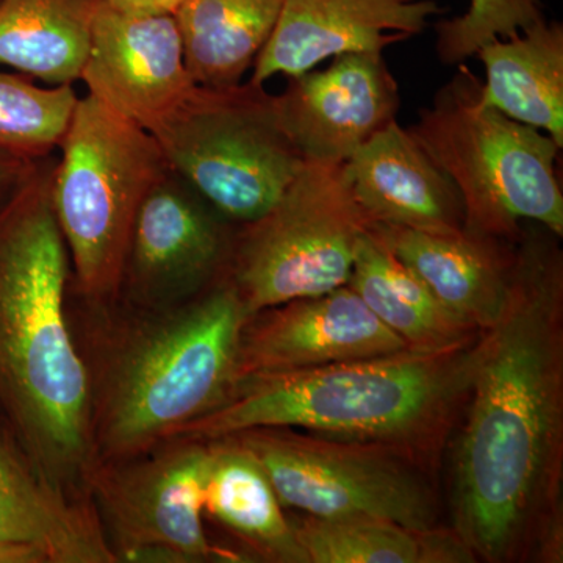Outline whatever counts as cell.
Masks as SVG:
<instances>
[{
  "label": "cell",
  "instance_id": "cell-1",
  "mask_svg": "<svg viewBox=\"0 0 563 563\" xmlns=\"http://www.w3.org/2000/svg\"><path fill=\"white\" fill-rule=\"evenodd\" d=\"M537 224L514 247L498 318L474 343L454 457L455 532L476 561H562L563 257Z\"/></svg>",
  "mask_w": 563,
  "mask_h": 563
},
{
  "label": "cell",
  "instance_id": "cell-2",
  "mask_svg": "<svg viewBox=\"0 0 563 563\" xmlns=\"http://www.w3.org/2000/svg\"><path fill=\"white\" fill-rule=\"evenodd\" d=\"M54 154L0 201V424L52 483L84 495L87 369L69 322L70 262L52 207Z\"/></svg>",
  "mask_w": 563,
  "mask_h": 563
},
{
  "label": "cell",
  "instance_id": "cell-3",
  "mask_svg": "<svg viewBox=\"0 0 563 563\" xmlns=\"http://www.w3.org/2000/svg\"><path fill=\"white\" fill-rule=\"evenodd\" d=\"M80 307L69 322L87 369L92 463L147 453L232 395L247 313L228 277L174 306Z\"/></svg>",
  "mask_w": 563,
  "mask_h": 563
},
{
  "label": "cell",
  "instance_id": "cell-4",
  "mask_svg": "<svg viewBox=\"0 0 563 563\" xmlns=\"http://www.w3.org/2000/svg\"><path fill=\"white\" fill-rule=\"evenodd\" d=\"M404 350L298 369L252 374L228 401L181 426L172 439L211 440L255 428H292L431 453L466 399L474 343Z\"/></svg>",
  "mask_w": 563,
  "mask_h": 563
},
{
  "label": "cell",
  "instance_id": "cell-5",
  "mask_svg": "<svg viewBox=\"0 0 563 563\" xmlns=\"http://www.w3.org/2000/svg\"><path fill=\"white\" fill-rule=\"evenodd\" d=\"M481 90L483 81L461 63L407 131L457 188L463 231L515 243L521 221H531L562 236V147L484 103Z\"/></svg>",
  "mask_w": 563,
  "mask_h": 563
},
{
  "label": "cell",
  "instance_id": "cell-6",
  "mask_svg": "<svg viewBox=\"0 0 563 563\" xmlns=\"http://www.w3.org/2000/svg\"><path fill=\"white\" fill-rule=\"evenodd\" d=\"M57 151L52 207L68 250L69 292L85 303L117 301L136 214L168 163L152 133L88 92Z\"/></svg>",
  "mask_w": 563,
  "mask_h": 563
},
{
  "label": "cell",
  "instance_id": "cell-7",
  "mask_svg": "<svg viewBox=\"0 0 563 563\" xmlns=\"http://www.w3.org/2000/svg\"><path fill=\"white\" fill-rule=\"evenodd\" d=\"M151 133L169 169L240 225L272 209L306 162L282 128L276 95L251 80L196 85Z\"/></svg>",
  "mask_w": 563,
  "mask_h": 563
},
{
  "label": "cell",
  "instance_id": "cell-8",
  "mask_svg": "<svg viewBox=\"0 0 563 563\" xmlns=\"http://www.w3.org/2000/svg\"><path fill=\"white\" fill-rule=\"evenodd\" d=\"M369 221L342 165L303 162L276 203L233 233L225 277L247 318L350 282Z\"/></svg>",
  "mask_w": 563,
  "mask_h": 563
},
{
  "label": "cell",
  "instance_id": "cell-9",
  "mask_svg": "<svg viewBox=\"0 0 563 563\" xmlns=\"http://www.w3.org/2000/svg\"><path fill=\"white\" fill-rule=\"evenodd\" d=\"M222 439L262 466L282 506L309 517H372L435 528V498L420 459L399 448L292 428L247 429Z\"/></svg>",
  "mask_w": 563,
  "mask_h": 563
},
{
  "label": "cell",
  "instance_id": "cell-10",
  "mask_svg": "<svg viewBox=\"0 0 563 563\" xmlns=\"http://www.w3.org/2000/svg\"><path fill=\"white\" fill-rule=\"evenodd\" d=\"M211 446L173 439L125 461L95 462L85 492L118 562H244L214 547L203 528Z\"/></svg>",
  "mask_w": 563,
  "mask_h": 563
},
{
  "label": "cell",
  "instance_id": "cell-11",
  "mask_svg": "<svg viewBox=\"0 0 563 563\" xmlns=\"http://www.w3.org/2000/svg\"><path fill=\"white\" fill-rule=\"evenodd\" d=\"M225 221L169 169L136 214L121 301L150 309L174 306L224 277L235 233Z\"/></svg>",
  "mask_w": 563,
  "mask_h": 563
},
{
  "label": "cell",
  "instance_id": "cell-12",
  "mask_svg": "<svg viewBox=\"0 0 563 563\" xmlns=\"http://www.w3.org/2000/svg\"><path fill=\"white\" fill-rule=\"evenodd\" d=\"M80 80L88 95L150 133L196 87L173 14L121 13L102 0Z\"/></svg>",
  "mask_w": 563,
  "mask_h": 563
},
{
  "label": "cell",
  "instance_id": "cell-13",
  "mask_svg": "<svg viewBox=\"0 0 563 563\" xmlns=\"http://www.w3.org/2000/svg\"><path fill=\"white\" fill-rule=\"evenodd\" d=\"M409 350L350 285L251 314L240 335L236 379L298 372ZM236 380V383H239Z\"/></svg>",
  "mask_w": 563,
  "mask_h": 563
},
{
  "label": "cell",
  "instance_id": "cell-14",
  "mask_svg": "<svg viewBox=\"0 0 563 563\" xmlns=\"http://www.w3.org/2000/svg\"><path fill=\"white\" fill-rule=\"evenodd\" d=\"M276 103L303 161L343 165L396 121L399 87L383 54H344L328 69L290 77Z\"/></svg>",
  "mask_w": 563,
  "mask_h": 563
},
{
  "label": "cell",
  "instance_id": "cell-15",
  "mask_svg": "<svg viewBox=\"0 0 563 563\" xmlns=\"http://www.w3.org/2000/svg\"><path fill=\"white\" fill-rule=\"evenodd\" d=\"M439 13L435 0H284L250 80L301 76L344 54H383L424 31Z\"/></svg>",
  "mask_w": 563,
  "mask_h": 563
},
{
  "label": "cell",
  "instance_id": "cell-16",
  "mask_svg": "<svg viewBox=\"0 0 563 563\" xmlns=\"http://www.w3.org/2000/svg\"><path fill=\"white\" fill-rule=\"evenodd\" d=\"M0 563H120L90 496L47 479L2 428Z\"/></svg>",
  "mask_w": 563,
  "mask_h": 563
},
{
  "label": "cell",
  "instance_id": "cell-17",
  "mask_svg": "<svg viewBox=\"0 0 563 563\" xmlns=\"http://www.w3.org/2000/svg\"><path fill=\"white\" fill-rule=\"evenodd\" d=\"M342 168L369 225L463 231L457 188L398 121L366 141Z\"/></svg>",
  "mask_w": 563,
  "mask_h": 563
},
{
  "label": "cell",
  "instance_id": "cell-18",
  "mask_svg": "<svg viewBox=\"0 0 563 563\" xmlns=\"http://www.w3.org/2000/svg\"><path fill=\"white\" fill-rule=\"evenodd\" d=\"M369 228L455 318L479 332L498 318L509 285L515 243L466 231Z\"/></svg>",
  "mask_w": 563,
  "mask_h": 563
},
{
  "label": "cell",
  "instance_id": "cell-19",
  "mask_svg": "<svg viewBox=\"0 0 563 563\" xmlns=\"http://www.w3.org/2000/svg\"><path fill=\"white\" fill-rule=\"evenodd\" d=\"M484 63V103L548 133L563 146V25L542 18L476 52Z\"/></svg>",
  "mask_w": 563,
  "mask_h": 563
},
{
  "label": "cell",
  "instance_id": "cell-20",
  "mask_svg": "<svg viewBox=\"0 0 563 563\" xmlns=\"http://www.w3.org/2000/svg\"><path fill=\"white\" fill-rule=\"evenodd\" d=\"M209 443L211 463L203 514L262 561L307 563L295 526L285 517L262 466L232 440Z\"/></svg>",
  "mask_w": 563,
  "mask_h": 563
},
{
  "label": "cell",
  "instance_id": "cell-21",
  "mask_svg": "<svg viewBox=\"0 0 563 563\" xmlns=\"http://www.w3.org/2000/svg\"><path fill=\"white\" fill-rule=\"evenodd\" d=\"M347 285L409 350H454L479 335L448 312L372 228L358 244Z\"/></svg>",
  "mask_w": 563,
  "mask_h": 563
},
{
  "label": "cell",
  "instance_id": "cell-22",
  "mask_svg": "<svg viewBox=\"0 0 563 563\" xmlns=\"http://www.w3.org/2000/svg\"><path fill=\"white\" fill-rule=\"evenodd\" d=\"M99 0H0V65L49 85L80 80Z\"/></svg>",
  "mask_w": 563,
  "mask_h": 563
},
{
  "label": "cell",
  "instance_id": "cell-23",
  "mask_svg": "<svg viewBox=\"0 0 563 563\" xmlns=\"http://www.w3.org/2000/svg\"><path fill=\"white\" fill-rule=\"evenodd\" d=\"M284 0H181L173 14L199 87L242 84L272 35Z\"/></svg>",
  "mask_w": 563,
  "mask_h": 563
},
{
  "label": "cell",
  "instance_id": "cell-24",
  "mask_svg": "<svg viewBox=\"0 0 563 563\" xmlns=\"http://www.w3.org/2000/svg\"><path fill=\"white\" fill-rule=\"evenodd\" d=\"M295 526L307 563L476 562L457 532L407 528L372 517L317 518Z\"/></svg>",
  "mask_w": 563,
  "mask_h": 563
},
{
  "label": "cell",
  "instance_id": "cell-25",
  "mask_svg": "<svg viewBox=\"0 0 563 563\" xmlns=\"http://www.w3.org/2000/svg\"><path fill=\"white\" fill-rule=\"evenodd\" d=\"M77 99L73 85L38 87L24 74L0 70V154L27 161L54 154Z\"/></svg>",
  "mask_w": 563,
  "mask_h": 563
},
{
  "label": "cell",
  "instance_id": "cell-26",
  "mask_svg": "<svg viewBox=\"0 0 563 563\" xmlns=\"http://www.w3.org/2000/svg\"><path fill=\"white\" fill-rule=\"evenodd\" d=\"M540 0H470L462 16L437 22V54L461 65L493 40L510 38L542 20Z\"/></svg>",
  "mask_w": 563,
  "mask_h": 563
},
{
  "label": "cell",
  "instance_id": "cell-27",
  "mask_svg": "<svg viewBox=\"0 0 563 563\" xmlns=\"http://www.w3.org/2000/svg\"><path fill=\"white\" fill-rule=\"evenodd\" d=\"M102 2L121 13L161 16V14L176 13L181 0H102Z\"/></svg>",
  "mask_w": 563,
  "mask_h": 563
},
{
  "label": "cell",
  "instance_id": "cell-28",
  "mask_svg": "<svg viewBox=\"0 0 563 563\" xmlns=\"http://www.w3.org/2000/svg\"><path fill=\"white\" fill-rule=\"evenodd\" d=\"M35 162L0 154V201H3L20 185Z\"/></svg>",
  "mask_w": 563,
  "mask_h": 563
}]
</instances>
